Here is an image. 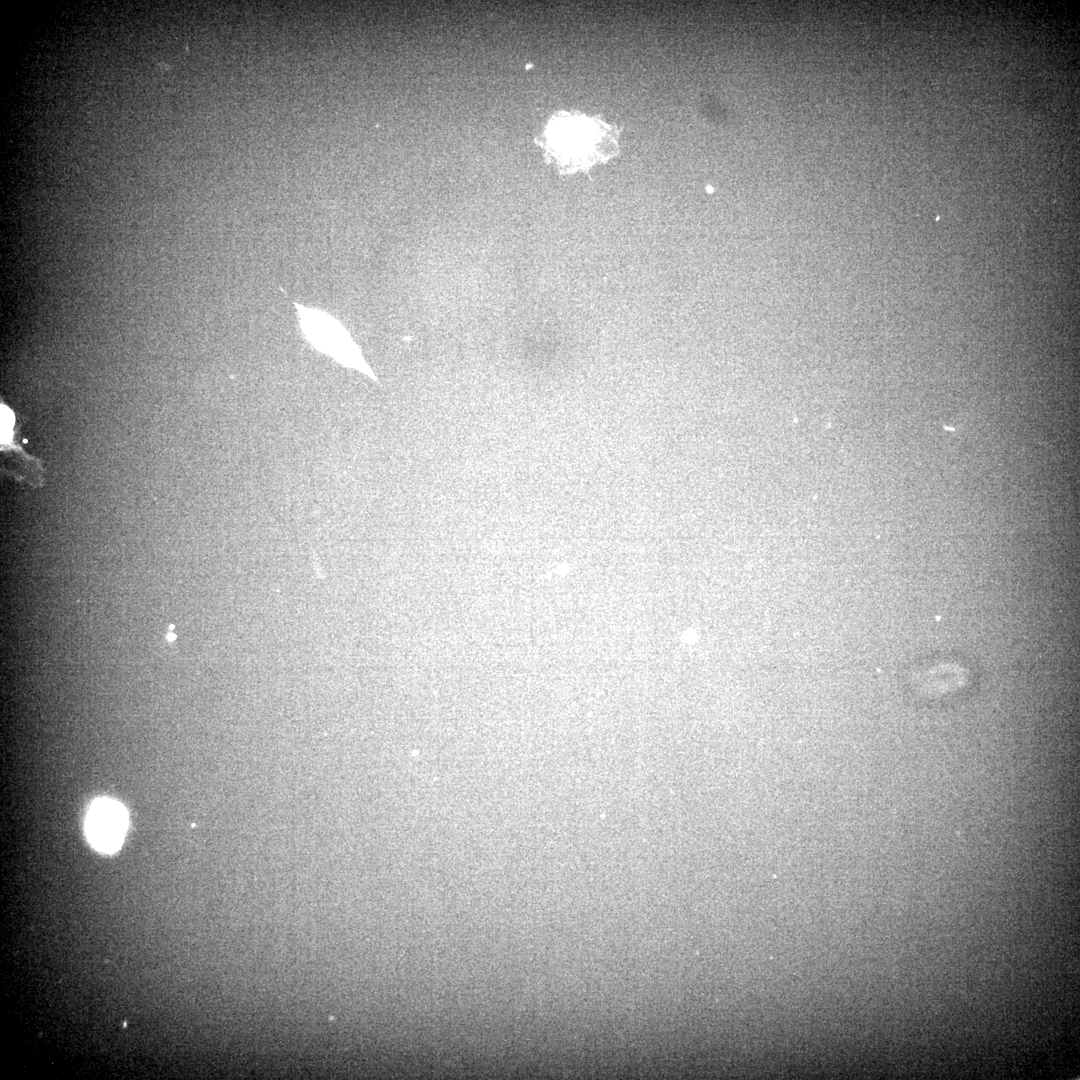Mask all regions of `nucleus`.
<instances>
[{"instance_id": "2", "label": "nucleus", "mask_w": 1080, "mask_h": 1080, "mask_svg": "<svg viewBox=\"0 0 1080 1080\" xmlns=\"http://www.w3.org/2000/svg\"><path fill=\"white\" fill-rule=\"evenodd\" d=\"M127 812L117 801L103 798L91 804L85 821L86 836L99 851H116L127 829Z\"/></svg>"}, {"instance_id": "1", "label": "nucleus", "mask_w": 1080, "mask_h": 1080, "mask_svg": "<svg viewBox=\"0 0 1080 1080\" xmlns=\"http://www.w3.org/2000/svg\"><path fill=\"white\" fill-rule=\"evenodd\" d=\"M296 307L302 331L313 345L335 358L357 363L350 338L334 318L317 309L298 304Z\"/></svg>"}]
</instances>
